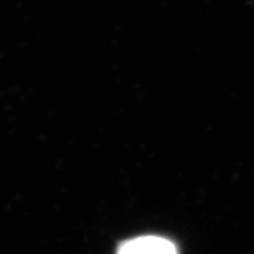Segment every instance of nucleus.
Returning a JSON list of instances; mask_svg holds the SVG:
<instances>
[{
  "label": "nucleus",
  "instance_id": "nucleus-1",
  "mask_svg": "<svg viewBox=\"0 0 254 254\" xmlns=\"http://www.w3.org/2000/svg\"><path fill=\"white\" fill-rule=\"evenodd\" d=\"M118 254H177V248L165 238L140 236L126 241Z\"/></svg>",
  "mask_w": 254,
  "mask_h": 254
}]
</instances>
